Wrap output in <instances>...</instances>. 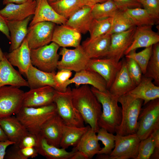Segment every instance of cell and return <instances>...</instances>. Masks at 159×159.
<instances>
[{
	"label": "cell",
	"mask_w": 159,
	"mask_h": 159,
	"mask_svg": "<svg viewBox=\"0 0 159 159\" xmlns=\"http://www.w3.org/2000/svg\"><path fill=\"white\" fill-rule=\"evenodd\" d=\"M15 143L14 142L9 140L0 141V159L4 158L6 153V149L7 147Z\"/></svg>",
	"instance_id": "f907efd6"
},
{
	"label": "cell",
	"mask_w": 159,
	"mask_h": 159,
	"mask_svg": "<svg viewBox=\"0 0 159 159\" xmlns=\"http://www.w3.org/2000/svg\"><path fill=\"white\" fill-rule=\"evenodd\" d=\"M32 16H30L21 21H8L11 41L10 52L19 47L26 37L28 32L27 26Z\"/></svg>",
	"instance_id": "f546056e"
},
{
	"label": "cell",
	"mask_w": 159,
	"mask_h": 159,
	"mask_svg": "<svg viewBox=\"0 0 159 159\" xmlns=\"http://www.w3.org/2000/svg\"><path fill=\"white\" fill-rule=\"evenodd\" d=\"M0 31L10 40V35L8 25V21L0 12Z\"/></svg>",
	"instance_id": "681fc988"
},
{
	"label": "cell",
	"mask_w": 159,
	"mask_h": 159,
	"mask_svg": "<svg viewBox=\"0 0 159 159\" xmlns=\"http://www.w3.org/2000/svg\"><path fill=\"white\" fill-rule=\"evenodd\" d=\"M136 27L111 34L110 48L106 57L120 61L132 42Z\"/></svg>",
	"instance_id": "5bb4252c"
},
{
	"label": "cell",
	"mask_w": 159,
	"mask_h": 159,
	"mask_svg": "<svg viewBox=\"0 0 159 159\" xmlns=\"http://www.w3.org/2000/svg\"><path fill=\"white\" fill-rule=\"evenodd\" d=\"M36 1L35 12L29 26L42 21L50 22L57 25L65 24L67 19L58 14L47 0Z\"/></svg>",
	"instance_id": "ac0fdd59"
},
{
	"label": "cell",
	"mask_w": 159,
	"mask_h": 159,
	"mask_svg": "<svg viewBox=\"0 0 159 159\" xmlns=\"http://www.w3.org/2000/svg\"><path fill=\"white\" fill-rule=\"evenodd\" d=\"M39 144L38 136L29 132L17 144L20 148L26 147H37Z\"/></svg>",
	"instance_id": "f6af8a7d"
},
{
	"label": "cell",
	"mask_w": 159,
	"mask_h": 159,
	"mask_svg": "<svg viewBox=\"0 0 159 159\" xmlns=\"http://www.w3.org/2000/svg\"><path fill=\"white\" fill-rule=\"evenodd\" d=\"M59 46L52 42L38 48L30 50L32 64L39 69L48 72H55L59 55Z\"/></svg>",
	"instance_id": "52a82bcc"
},
{
	"label": "cell",
	"mask_w": 159,
	"mask_h": 159,
	"mask_svg": "<svg viewBox=\"0 0 159 159\" xmlns=\"http://www.w3.org/2000/svg\"><path fill=\"white\" fill-rule=\"evenodd\" d=\"M49 3L54 2L59 0H47Z\"/></svg>",
	"instance_id": "94428289"
},
{
	"label": "cell",
	"mask_w": 159,
	"mask_h": 159,
	"mask_svg": "<svg viewBox=\"0 0 159 159\" xmlns=\"http://www.w3.org/2000/svg\"><path fill=\"white\" fill-rule=\"evenodd\" d=\"M36 4V0H28L20 4L9 3L0 12L8 21H21L34 15Z\"/></svg>",
	"instance_id": "7402d4cb"
},
{
	"label": "cell",
	"mask_w": 159,
	"mask_h": 159,
	"mask_svg": "<svg viewBox=\"0 0 159 159\" xmlns=\"http://www.w3.org/2000/svg\"><path fill=\"white\" fill-rule=\"evenodd\" d=\"M122 60L117 61L111 58L90 59L87 68L101 75L106 82L108 90L122 65Z\"/></svg>",
	"instance_id": "7c38bea8"
},
{
	"label": "cell",
	"mask_w": 159,
	"mask_h": 159,
	"mask_svg": "<svg viewBox=\"0 0 159 159\" xmlns=\"http://www.w3.org/2000/svg\"><path fill=\"white\" fill-rule=\"evenodd\" d=\"M55 26V23L49 21L39 22L29 26L25 37L29 48L35 49L49 44Z\"/></svg>",
	"instance_id": "8fae6325"
},
{
	"label": "cell",
	"mask_w": 159,
	"mask_h": 159,
	"mask_svg": "<svg viewBox=\"0 0 159 159\" xmlns=\"http://www.w3.org/2000/svg\"><path fill=\"white\" fill-rule=\"evenodd\" d=\"M111 36L107 33L95 38H89L84 41L81 45L90 59L105 57L109 49Z\"/></svg>",
	"instance_id": "d6986e66"
},
{
	"label": "cell",
	"mask_w": 159,
	"mask_h": 159,
	"mask_svg": "<svg viewBox=\"0 0 159 159\" xmlns=\"http://www.w3.org/2000/svg\"><path fill=\"white\" fill-rule=\"evenodd\" d=\"M121 10L141 7L142 5L137 0H112Z\"/></svg>",
	"instance_id": "bcb514c9"
},
{
	"label": "cell",
	"mask_w": 159,
	"mask_h": 159,
	"mask_svg": "<svg viewBox=\"0 0 159 159\" xmlns=\"http://www.w3.org/2000/svg\"><path fill=\"white\" fill-rule=\"evenodd\" d=\"M135 26L125 11L120 10L112 17V26L108 33L112 34L121 32Z\"/></svg>",
	"instance_id": "d590c367"
},
{
	"label": "cell",
	"mask_w": 159,
	"mask_h": 159,
	"mask_svg": "<svg viewBox=\"0 0 159 159\" xmlns=\"http://www.w3.org/2000/svg\"><path fill=\"white\" fill-rule=\"evenodd\" d=\"M153 79L143 75L139 83L127 94L143 100L144 105L151 101L159 98V86L154 84Z\"/></svg>",
	"instance_id": "484cf974"
},
{
	"label": "cell",
	"mask_w": 159,
	"mask_h": 159,
	"mask_svg": "<svg viewBox=\"0 0 159 159\" xmlns=\"http://www.w3.org/2000/svg\"><path fill=\"white\" fill-rule=\"evenodd\" d=\"M112 21V17L101 19H93L88 31L90 38H95L108 33L111 29Z\"/></svg>",
	"instance_id": "74e56055"
},
{
	"label": "cell",
	"mask_w": 159,
	"mask_h": 159,
	"mask_svg": "<svg viewBox=\"0 0 159 159\" xmlns=\"http://www.w3.org/2000/svg\"><path fill=\"white\" fill-rule=\"evenodd\" d=\"M140 3L143 0H137Z\"/></svg>",
	"instance_id": "6125c7cd"
},
{
	"label": "cell",
	"mask_w": 159,
	"mask_h": 159,
	"mask_svg": "<svg viewBox=\"0 0 159 159\" xmlns=\"http://www.w3.org/2000/svg\"><path fill=\"white\" fill-rule=\"evenodd\" d=\"M7 159H24L20 152V148L14 144L6 151L4 157Z\"/></svg>",
	"instance_id": "7dc6e473"
},
{
	"label": "cell",
	"mask_w": 159,
	"mask_h": 159,
	"mask_svg": "<svg viewBox=\"0 0 159 159\" xmlns=\"http://www.w3.org/2000/svg\"><path fill=\"white\" fill-rule=\"evenodd\" d=\"M141 140L136 133L115 135V145L110 154L112 159H136Z\"/></svg>",
	"instance_id": "30bf717a"
},
{
	"label": "cell",
	"mask_w": 159,
	"mask_h": 159,
	"mask_svg": "<svg viewBox=\"0 0 159 159\" xmlns=\"http://www.w3.org/2000/svg\"><path fill=\"white\" fill-rule=\"evenodd\" d=\"M72 83L75 84L76 87L87 85H90L101 91L107 90L106 82L103 78L96 72L88 68L76 72L74 76L65 84V89H66Z\"/></svg>",
	"instance_id": "2e32d148"
},
{
	"label": "cell",
	"mask_w": 159,
	"mask_h": 159,
	"mask_svg": "<svg viewBox=\"0 0 159 159\" xmlns=\"http://www.w3.org/2000/svg\"><path fill=\"white\" fill-rule=\"evenodd\" d=\"M59 54L62 58L58 62V70L67 69L76 72L87 68L90 59L81 45L73 49L62 47Z\"/></svg>",
	"instance_id": "ba28073f"
},
{
	"label": "cell",
	"mask_w": 159,
	"mask_h": 159,
	"mask_svg": "<svg viewBox=\"0 0 159 159\" xmlns=\"http://www.w3.org/2000/svg\"><path fill=\"white\" fill-rule=\"evenodd\" d=\"M96 133L90 127L75 146L77 150L84 153L89 159L92 158L97 155L101 148L97 138Z\"/></svg>",
	"instance_id": "4dcf8cb0"
},
{
	"label": "cell",
	"mask_w": 159,
	"mask_h": 159,
	"mask_svg": "<svg viewBox=\"0 0 159 159\" xmlns=\"http://www.w3.org/2000/svg\"><path fill=\"white\" fill-rule=\"evenodd\" d=\"M65 125L62 119L57 113L43 125L39 135L44 138L49 144L60 148Z\"/></svg>",
	"instance_id": "9a60e30c"
},
{
	"label": "cell",
	"mask_w": 159,
	"mask_h": 159,
	"mask_svg": "<svg viewBox=\"0 0 159 159\" xmlns=\"http://www.w3.org/2000/svg\"><path fill=\"white\" fill-rule=\"evenodd\" d=\"M29 1H35V0H29Z\"/></svg>",
	"instance_id": "be15d7a7"
},
{
	"label": "cell",
	"mask_w": 159,
	"mask_h": 159,
	"mask_svg": "<svg viewBox=\"0 0 159 159\" xmlns=\"http://www.w3.org/2000/svg\"><path fill=\"white\" fill-rule=\"evenodd\" d=\"M56 73L41 70L31 64L25 75L30 89L49 86L59 91V87L55 79Z\"/></svg>",
	"instance_id": "44dd1931"
},
{
	"label": "cell",
	"mask_w": 159,
	"mask_h": 159,
	"mask_svg": "<svg viewBox=\"0 0 159 159\" xmlns=\"http://www.w3.org/2000/svg\"><path fill=\"white\" fill-rule=\"evenodd\" d=\"M93 19L91 7L84 6L68 19L65 24L85 34L89 31Z\"/></svg>",
	"instance_id": "83f0119b"
},
{
	"label": "cell",
	"mask_w": 159,
	"mask_h": 159,
	"mask_svg": "<svg viewBox=\"0 0 159 159\" xmlns=\"http://www.w3.org/2000/svg\"><path fill=\"white\" fill-rule=\"evenodd\" d=\"M0 126L8 139L16 144L29 133L16 117L11 115L0 118Z\"/></svg>",
	"instance_id": "4316f807"
},
{
	"label": "cell",
	"mask_w": 159,
	"mask_h": 159,
	"mask_svg": "<svg viewBox=\"0 0 159 159\" xmlns=\"http://www.w3.org/2000/svg\"><path fill=\"white\" fill-rule=\"evenodd\" d=\"M144 76L151 78L159 86V43L153 46L152 53Z\"/></svg>",
	"instance_id": "8d00e7d4"
},
{
	"label": "cell",
	"mask_w": 159,
	"mask_h": 159,
	"mask_svg": "<svg viewBox=\"0 0 159 159\" xmlns=\"http://www.w3.org/2000/svg\"><path fill=\"white\" fill-rule=\"evenodd\" d=\"M144 106L138 117L136 133L141 140L159 130V98L151 101Z\"/></svg>",
	"instance_id": "8992f818"
},
{
	"label": "cell",
	"mask_w": 159,
	"mask_h": 159,
	"mask_svg": "<svg viewBox=\"0 0 159 159\" xmlns=\"http://www.w3.org/2000/svg\"><path fill=\"white\" fill-rule=\"evenodd\" d=\"M107 0H82L84 6L91 7L95 5L105 1Z\"/></svg>",
	"instance_id": "816d5d0a"
},
{
	"label": "cell",
	"mask_w": 159,
	"mask_h": 159,
	"mask_svg": "<svg viewBox=\"0 0 159 159\" xmlns=\"http://www.w3.org/2000/svg\"><path fill=\"white\" fill-rule=\"evenodd\" d=\"M153 46L146 47L138 52H136V50H132L125 55L126 57L131 58L137 63L140 67L143 75L145 73L151 55Z\"/></svg>",
	"instance_id": "ab89813d"
},
{
	"label": "cell",
	"mask_w": 159,
	"mask_h": 159,
	"mask_svg": "<svg viewBox=\"0 0 159 159\" xmlns=\"http://www.w3.org/2000/svg\"><path fill=\"white\" fill-rule=\"evenodd\" d=\"M96 158L98 159H112L110 155L105 154H97Z\"/></svg>",
	"instance_id": "9f6ffc18"
},
{
	"label": "cell",
	"mask_w": 159,
	"mask_h": 159,
	"mask_svg": "<svg viewBox=\"0 0 159 159\" xmlns=\"http://www.w3.org/2000/svg\"><path fill=\"white\" fill-rule=\"evenodd\" d=\"M10 85L19 88L29 87L27 81L10 63L5 55L0 62V87Z\"/></svg>",
	"instance_id": "d4e9b609"
},
{
	"label": "cell",
	"mask_w": 159,
	"mask_h": 159,
	"mask_svg": "<svg viewBox=\"0 0 159 159\" xmlns=\"http://www.w3.org/2000/svg\"><path fill=\"white\" fill-rule=\"evenodd\" d=\"M29 0H3V4L6 5L9 3H16L20 4L24 3Z\"/></svg>",
	"instance_id": "11a10c76"
},
{
	"label": "cell",
	"mask_w": 159,
	"mask_h": 159,
	"mask_svg": "<svg viewBox=\"0 0 159 159\" xmlns=\"http://www.w3.org/2000/svg\"><path fill=\"white\" fill-rule=\"evenodd\" d=\"M30 50L25 38L19 47L4 54L13 66L17 67L19 72L25 75L32 64Z\"/></svg>",
	"instance_id": "603a6c76"
},
{
	"label": "cell",
	"mask_w": 159,
	"mask_h": 159,
	"mask_svg": "<svg viewBox=\"0 0 159 159\" xmlns=\"http://www.w3.org/2000/svg\"><path fill=\"white\" fill-rule=\"evenodd\" d=\"M49 3L58 14L67 19L84 6L82 0H59Z\"/></svg>",
	"instance_id": "d6a6232c"
},
{
	"label": "cell",
	"mask_w": 159,
	"mask_h": 159,
	"mask_svg": "<svg viewBox=\"0 0 159 159\" xmlns=\"http://www.w3.org/2000/svg\"><path fill=\"white\" fill-rule=\"evenodd\" d=\"M53 102L57 114L67 126L81 127L84 126V121L74 107L72 100V89L68 86L65 91H56Z\"/></svg>",
	"instance_id": "5b68a950"
},
{
	"label": "cell",
	"mask_w": 159,
	"mask_h": 159,
	"mask_svg": "<svg viewBox=\"0 0 159 159\" xmlns=\"http://www.w3.org/2000/svg\"><path fill=\"white\" fill-rule=\"evenodd\" d=\"M155 148L153 138L151 135L147 138L141 140L139 143L138 155L136 159H149Z\"/></svg>",
	"instance_id": "60d3db41"
},
{
	"label": "cell",
	"mask_w": 159,
	"mask_h": 159,
	"mask_svg": "<svg viewBox=\"0 0 159 159\" xmlns=\"http://www.w3.org/2000/svg\"><path fill=\"white\" fill-rule=\"evenodd\" d=\"M57 113L53 102L38 107L22 106L16 117L30 133L38 135L45 123Z\"/></svg>",
	"instance_id": "3957f363"
},
{
	"label": "cell",
	"mask_w": 159,
	"mask_h": 159,
	"mask_svg": "<svg viewBox=\"0 0 159 159\" xmlns=\"http://www.w3.org/2000/svg\"><path fill=\"white\" fill-rule=\"evenodd\" d=\"M140 4L157 22L159 20V0H143Z\"/></svg>",
	"instance_id": "7bdbcfd3"
},
{
	"label": "cell",
	"mask_w": 159,
	"mask_h": 159,
	"mask_svg": "<svg viewBox=\"0 0 159 159\" xmlns=\"http://www.w3.org/2000/svg\"><path fill=\"white\" fill-rule=\"evenodd\" d=\"M127 71L132 81L136 86L140 81L143 74L141 69L133 59L126 57Z\"/></svg>",
	"instance_id": "b9f144b4"
},
{
	"label": "cell",
	"mask_w": 159,
	"mask_h": 159,
	"mask_svg": "<svg viewBox=\"0 0 159 159\" xmlns=\"http://www.w3.org/2000/svg\"><path fill=\"white\" fill-rule=\"evenodd\" d=\"M20 152L24 159L35 157L38 154L37 148L34 147L20 148Z\"/></svg>",
	"instance_id": "c3c4849f"
},
{
	"label": "cell",
	"mask_w": 159,
	"mask_h": 159,
	"mask_svg": "<svg viewBox=\"0 0 159 159\" xmlns=\"http://www.w3.org/2000/svg\"><path fill=\"white\" fill-rule=\"evenodd\" d=\"M4 56V54L3 52L1 49L0 48V62L3 59Z\"/></svg>",
	"instance_id": "91938a15"
},
{
	"label": "cell",
	"mask_w": 159,
	"mask_h": 159,
	"mask_svg": "<svg viewBox=\"0 0 159 159\" xmlns=\"http://www.w3.org/2000/svg\"><path fill=\"white\" fill-rule=\"evenodd\" d=\"M73 105L84 122L96 133L102 113V106L88 85H84L72 89Z\"/></svg>",
	"instance_id": "6da1fadb"
},
{
	"label": "cell",
	"mask_w": 159,
	"mask_h": 159,
	"mask_svg": "<svg viewBox=\"0 0 159 159\" xmlns=\"http://www.w3.org/2000/svg\"><path fill=\"white\" fill-rule=\"evenodd\" d=\"M120 10L112 0H107L91 7L93 18L97 19L113 17Z\"/></svg>",
	"instance_id": "836d02e7"
},
{
	"label": "cell",
	"mask_w": 159,
	"mask_h": 159,
	"mask_svg": "<svg viewBox=\"0 0 159 159\" xmlns=\"http://www.w3.org/2000/svg\"><path fill=\"white\" fill-rule=\"evenodd\" d=\"M90 127L89 125L79 127L65 125L60 143V148L66 149L70 146H76Z\"/></svg>",
	"instance_id": "1f68e13d"
},
{
	"label": "cell",
	"mask_w": 159,
	"mask_h": 159,
	"mask_svg": "<svg viewBox=\"0 0 159 159\" xmlns=\"http://www.w3.org/2000/svg\"><path fill=\"white\" fill-rule=\"evenodd\" d=\"M150 158L158 159L159 158V148H155L151 155Z\"/></svg>",
	"instance_id": "6f0895ef"
},
{
	"label": "cell",
	"mask_w": 159,
	"mask_h": 159,
	"mask_svg": "<svg viewBox=\"0 0 159 159\" xmlns=\"http://www.w3.org/2000/svg\"><path fill=\"white\" fill-rule=\"evenodd\" d=\"M24 93L17 87L6 85L0 87V118L18 112L22 106Z\"/></svg>",
	"instance_id": "9c48e42d"
},
{
	"label": "cell",
	"mask_w": 159,
	"mask_h": 159,
	"mask_svg": "<svg viewBox=\"0 0 159 159\" xmlns=\"http://www.w3.org/2000/svg\"><path fill=\"white\" fill-rule=\"evenodd\" d=\"M151 135L154 141L155 148H159V130L154 132Z\"/></svg>",
	"instance_id": "db71d44e"
},
{
	"label": "cell",
	"mask_w": 159,
	"mask_h": 159,
	"mask_svg": "<svg viewBox=\"0 0 159 159\" xmlns=\"http://www.w3.org/2000/svg\"><path fill=\"white\" fill-rule=\"evenodd\" d=\"M8 139L3 129L0 126V141H4Z\"/></svg>",
	"instance_id": "680465c9"
},
{
	"label": "cell",
	"mask_w": 159,
	"mask_h": 159,
	"mask_svg": "<svg viewBox=\"0 0 159 159\" xmlns=\"http://www.w3.org/2000/svg\"><path fill=\"white\" fill-rule=\"evenodd\" d=\"M97 133L98 140L101 141L104 145V147L101 149L97 154L110 155L115 147V135L102 128H100Z\"/></svg>",
	"instance_id": "f35d334b"
},
{
	"label": "cell",
	"mask_w": 159,
	"mask_h": 159,
	"mask_svg": "<svg viewBox=\"0 0 159 159\" xmlns=\"http://www.w3.org/2000/svg\"><path fill=\"white\" fill-rule=\"evenodd\" d=\"M71 159H89L82 152L77 150Z\"/></svg>",
	"instance_id": "f5cc1de1"
},
{
	"label": "cell",
	"mask_w": 159,
	"mask_h": 159,
	"mask_svg": "<svg viewBox=\"0 0 159 159\" xmlns=\"http://www.w3.org/2000/svg\"><path fill=\"white\" fill-rule=\"evenodd\" d=\"M152 27L147 25L136 26L132 42L125 55L138 48L147 47L159 43V35L152 30Z\"/></svg>",
	"instance_id": "ffe728a7"
},
{
	"label": "cell",
	"mask_w": 159,
	"mask_h": 159,
	"mask_svg": "<svg viewBox=\"0 0 159 159\" xmlns=\"http://www.w3.org/2000/svg\"><path fill=\"white\" fill-rule=\"evenodd\" d=\"M136 26L154 25L157 22L144 9L138 7L124 10Z\"/></svg>",
	"instance_id": "e575fe53"
},
{
	"label": "cell",
	"mask_w": 159,
	"mask_h": 159,
	"mask_svg": "<svg viewBox=\"0 0 159 159\" xmlns=\"http://www.w3.org/2000/svg\"><path fill=\"white\" fill-rule=\"evenodd\" d=\"M118 101L121 105L122 117L115 133L122 136L136 133L143 100L126 94L119 97Z\"/></svg>",
	"instance_id": "277c9868"
},
{
	"label": "cell",
	"mask_w": 159,
	"mask_h": 159,
	"mask_svg": "<svg viewBox=\"0 0 159 159\" xmlns=\"http://www.w3.org/2000/svg\"><path fill=\"white\" fill-rule=\"evenodd\" d=\"M81 34L72 27L65 24L56 26L53 31L52 42L59 47H76L80 45Z\"/></svg>",
	"instance_id": "e0dca14e"
},
{
	"label": "cell",
	"mask_w": 159,
	"mask_h": 159,
	"mask_svg": "<svg viewBox=\"0 0 159 159\" xmlns=\"http://www.w3.org/2000/svg\"><path fill=\"white\" fill-rule=\"evenodd\" d=\"M72 75V71L67 69L59 70L58 72L56 73L55 79L59 87V91L63 92L66 90V89L64 88V85Z\"/></svg>",
	"instance_id": "ee69618b"
},
{
	"label": "cell",
	"mask_w": 159,
	"mask_h": 159,
	"mask_svg": "<svg viewBox=\"0 0 159 159\" xmlns=\"http://www.w3.org/2000/svg\"><path fill=\"white\" fill-rule=\"evenodd\" d=\"M122 60L121 68L108 89L112 95L118 98L127 94L136 86L128 73L125 59Z\"/></svg>",
	"instance_id": "cb8c5ba5"
},
{
	"label": "cell",
	"mask_w": 159,
	"mask_h": 159,
	"mask_svg": "<svg viewBox=\"0 0 159 159\" xmlns=\"http://www.w3.org/2000/svg\"><path fill=\"white\" fill-rule=\"evenodd\" d=\"M56 91L49 86L30 89L24 92L22 106L38 107L50 105L54 102Z\"/></svg>",
	"instance_id": "4fadbf2b"
},
{
	"label": "cell",
	"mask_w": 159,
	"mask_h": 159,
	"mask_svg": "<svg viewBox=\"0 0 159 159\" xmlns=\"http://www.w3.org/2000/svg\"><path fill=\"white\" fill-rule=\"evenodd\" d=\"M91 89L102 106V110L98 121L99 128L114 134L122 120V110L118 105V98L108 90L100 91L93 87Z\"/></svg>",
	"instance_id": "7a4b0ae2"
},
{
	"label": "cell",
	"mask_w": 159,
	"mask_h": 159,
	"mask_svg": "<svg viewBox=\"0 0 159 159\" xmlns=\"http://www.w3.org/2000/svg\"><path fill=\"white\" fill-rule=\"evenodd\" d=\"M39 144L36 147L38 154L48 159H71L77 150L75 147L68 152L66 149L49 144L46 140L38 135Z\"/></svg>",
	"instance_id": "f1b7e54d"
}]
</instances>
